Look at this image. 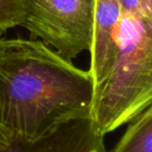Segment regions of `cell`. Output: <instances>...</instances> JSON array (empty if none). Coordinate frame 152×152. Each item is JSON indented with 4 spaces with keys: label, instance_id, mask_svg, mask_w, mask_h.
<instances>
[{
    "label": "cell",
    "instance_id": "6da1fadb",
    "mask_svg": "<svg viewBox=\"0 0 152 152\" xmlns=\"http://www.w3.org/2000/svg\"><path fill=\"white\" fill-rule=\"evenodd\" d=\"M94 96L90 72L41 41L0 40V128L11 140L34 142L91 117Z\"/></svg>",
    "mask_w": 152,
    "mask_h": 152
},
{
    "label": "cell",
    "instance_id": "7a4b0ae2",
    "mask_svg": "<svg viewBox=\"0 0 152 152\" xmlns=\"http://www.w3.org/2000/svg\"><path fill=\"white\" fill-rule=\"evenodd\" d=\"M152 103V19L122 15L117 50L94 97L91 119L105 135Z\"/></svg>",
    "mask_w": 152,
    "mask_h": 152
},
{
    "label": "cell",
    "instance_id": "3957f363",
    "mask_svg": "<svg viewBox=\"0 0 152 152\" xmlns=\"http://www.w3.org/2000/svg\"><path fill=\"white\" fill-rule=\"evenodd\" d=\"M21 25L67 61L91 48L96 0H22Z\"/></svg>",
    "mask_w": 152,
    "mask_h": 152
},
{
    "label": "cell",
    "instance_id": "277c9868",
    "mask_svg": "<svg viewBox=\"0 0 152 152\" xmlns=\"http://www.w3.org/2000/svg\"><path fill=\"white\" fill-rule=\"evenodd\" d=\"M122 15L118 0H96L92 43L89 50L91 56L89 72L93 79L95 95L114 61Z\"/></svg>",
    "mask_w": 152,
    "mask_h": 152
},
{
    "label": "cell",
    "instance_id": "5b68a950",
    "mask_svg": "<svg viewBox=\"0 0 152 152\" xmlns=\"http://www.w3.org/2000/svg\"><path fill=\"white\" fill-rule=\"evenodd\" d=\"M104 135L91 117L76 119L34 142L11 140L0 152H93L104 148Z\"/></svg>",
    "mask_w": 152,
    "mask_h": 152
},
{
    "label": "cell",
    "instance_id": "8992f818",
    "mask_svg": "<svg viewBox=\"0 0 152 152\" xmlns=\"http://www.w3.org/2000/svg\"><path fill=\"white\" fill-rule=\"evenodd\" d=\"M113 152H152V107L129 122Z\"/></svg>",
    "mask_w": 152,
    "mask_h": 152
},
{
    "label": "cell",
    "instance_id": "52a82bcc",
    "mask_svg": "<svg viewBox=\"0 0 152 152\" xmlns=\"http://www.w3.org/2000/svg\"><path fill=\"white\" fill-rule=\"evenodd\" d=\"M23 16L22 0H0V31L20 26Z\"/></svg>",
    "mask_w": 152,
    "mask_h": 152
},
{
    "label": "cell",
    "instance_id": "ba28073f",
    "mask_svg": "<svg viewBox=\"0 0 152 152\" xmlns=\"http://www.w3.org/2000/svg\"><path fill=\"white\" fill-rule=\"evenodd\" d=\"M123 15L152 19V0H118Z\"/></svg>",
    "mask_w": 152,
    "mask_h": 152
},
{
    "label": "cell",
    "instance_id": "9c48e42d",
    "mask_svg": "<svg viewBox=\"0 0 152 152\" xmlns=\"http://www.w3.org/2000/svg\"><path fill=\"white\" fill-rule=\"evenodd\" d=\"M10 142H11V139L9 137V135L0 128V150H2L5 147H7Z\"/></svg>",
    "mask_w": 152,
    "mask_h": 152
},
{
    "label": "cell",
    "instance_id": "30bf717a",
    "mask_svg": "<svg viewBox=\"0 0 152 152\" xmlns=\"http://www.w3.org/2000/svg\"><path fill=\"white\" fill-rule=\"evenodd\" d=\"M93 152H105V149H102V150H95Z\"/></svg>",
    "mask_w": 152,
    "mask_h": 152
}]
</instances>
